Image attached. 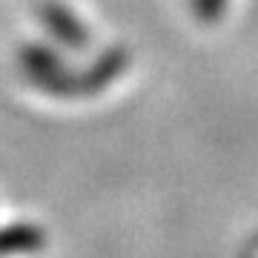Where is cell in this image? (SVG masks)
<instances>
[{
	"label": "cell",
	"instance_id": "cell-1",
	"mask_svg": "<svg viewBox=\"0 0 258 258\" xmlns=\"http://www.w3.org/2000/svg\"><path fill=\"white\" fill-rule=\"evenodd\" d=\"M227 9V0H192V12L201 23H215Z\"/></svg>",
	"mask_w": 258,
	"mask_h": 258
}]
</instances>
